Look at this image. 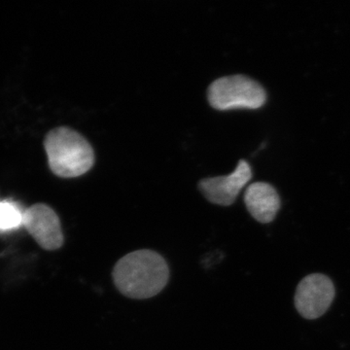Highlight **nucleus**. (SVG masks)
<instances>
[{
  "instance_id": "1",
  "label": "nucleus",
  "mask_w": 350,
  "mask_h": 350,
  "mask_svg": "<svg viewBox=\"0 0 350 350\" xmlns=\"http://www.w3.org/2000/svg\"><path fill=\"white\" fill-rule=\"evenodd\" d=\"M112 278L117 290L126 298L145 300L153 298L167 286L169 265L156 251L135 250L116 262Z\"/></svg>"
},
{
  "instance_id": "2",
  "label": "nucleus",
  "mask_w": 350,
  "mask_h": 350,
  "mask_svg": "<svg viewBox=\"0 0 350 350\" xmlns=\"http://www.w3.org/2000/svg\"><path fill=\"white\" fill-rule=\"evenodd\" d=\"M53 174L63 178L81 176L92 169L94 154L91 144L79 133L59 126L49 131L44 140Z\"/></svg>"
},
{
  "instance_id": "3",
  "label": "nucleus",
  "mask_w": 350,
  "mask_h": 350,
  "mask_svg": "<svg viewBox=\"0 0 350 350\" xmlns=\"http://www.w3.org/2000/svg\"><path fill=\"white\" fill-rule=\"evenodd\" d=\"M211 107L217 110L258 109L266 103L267 94L259 83L247 76L219 78L207 92Z\"/></svg>"
},
{
  "instance_id": "4",
  "label": "nucleus",
  "mask_w": 350,
  "mask_h": 350,
  "mask_svg": "<svg viewBox=\"0 0 350 350\" xmlns=\"http://www.w3.org/2000/svg\"><path fill=\"white\" fill-rule=\"evenodd\" d=\"M335 294V286L328 276L312 273L299 283L295 294V306L306 319H317L330 308Z\"/></svg>"
},
{
  "instance_id": "5",
  "label": "nucleus",
  "mask_w": 350,
  "mask_h": 350,
  "mask_svg": "<svg viewBox=\"0 0 350 350\" xmlns=\"http://www.w3.org/2000/svg\"><path fill=\"white\" fill-rule=\"evenodd\" d=\"M23 227L44 250L55 251L64 245L61 220L47 204H36L25 208Z\"/></svg>"
},
{
  "instance_id": "6",
  "label": "nucleus",
  "mask_w": 350,
  "mask_h": 350,
  "mask_svg": "<svg viewBox=\"0 0 350 350\" xmlns=\"http://www.w3.org/2000/svg\"><path fill=\"white\" fill-rule=\"evenodd\" d=\"M251 177L252 172L250 163L241 160L231 174L202 179L200 181L199 189L206 199L213 204L229 206L234 204Z\"/></svg>"
},
{
  "instance_id": "7",
  "label": "nucleus",
  "mask_w": 350,
  "mask_h": 350,
  "mask_svg": "<svg viewBox=\"0 0 350 350\" xmlns=\"http://www.w3.org/2000/svg\"><path fill=\"white\" fill-rule=\"evenodd\" d=\"M244 202L252 217L262 224L273 222L280 208V196L275 187L266 182L248 186Z\"/></svg>"
},
{
  "instance_id": "8",
  "label": "nucleus",
  "mask_w": 350,
  "mask_h": 350,
  "mask_svg": "<svg viewBox=\"0 0 350 350\" xmlns=\"http://www.w3.org/2000/svg\"><path fill=\"white\" fill-rule=\"evenodd\" d=\"M25 209L11 200H0V234L17 231L24 224Z\"/></svg>"
}]
</instances>
